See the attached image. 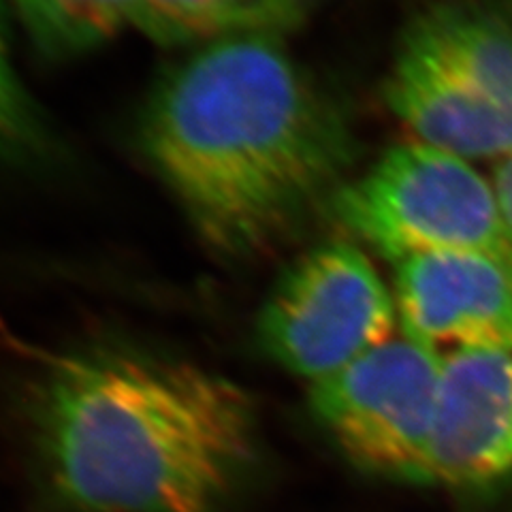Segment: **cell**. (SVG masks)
I'll list each match as a JSON object with an SVG mask.
<instances>
[{"label":"cell","instance_id":"6da1fadb","mask_svg":"<svg viewBox=\"0 0 512 512\" xmlns=\"http://www.w3.org/2000/svg\"><path fill=\"white\" fill-rule=\"evenodd\" d=\"M141 148L222 256L291 233L346 160L338 116L274 35L205 43L173 67L143 111Z\"/></svg>","mask_w":512,"mask_h":512},{"label":"cell","instance_id":"7a4b0ae2","mask_svg":"<svg viewBox=\"0 0 512 512\" xmlns=\"http://www.w3.org/2000/svg\"><path fill=\"white\" fill-rule=\"evenodd\" d=\"M256 434L235 382L133 350L58 359L35 404L45 476L79 512H218L254 466Z\"/></svg>","mask_w":512,"mask_h":512},{"label":"cell","instance_id":"3957f363","mask_svg":"<svg viewBox=\"0 0 512 512\" xmlns=\"http://www.w3.org/2000/svg\"><path fill=\"white\" fill-rule=\"evenodd\" d=\"M331 205L350 235L395 263L438 254L512 263V237L493 182L470 160L416 139L380 156L335 192Z\"/></svg>","mask_w":512,"mask_h":512},{"label":"cell","instance_id":"277c9868","mask_svg":"<svg viewBox=\"0 0 512 512\" xmlns=\"http://www.w3.org/2000/svg\"><path fill=\"white\" fill-rule=\"evenodd\" d=\"M395 295L350 242L320 244L288 265L256 320V340L310 387L393 338Z\"/></svg>","mask_w":512,"mask_h":512},{"label":"cell","instance_id":"5b68a950","mask_svg":"<svg viewBox=\"0 0 512 512\" xmlns=\"http://www.w3.org/2000/svg\"><path fill=\"white\" fill-rule=\"evenodd\" d=\"M442 355L408 335L387 340L310 387L316 423L359 470L431 485Z\"/></svg>","mask_w":512,"mask_h":512},{"label":"cell","instance_id":"8992f818","mask_svg":"<svg viewBox=\"0 0 512 512\" xmlns=\"http://www.w3.org/2000/svg\"><path fill=\"white\" fill-rule=\"evenodd\" d=\"M512 476V350L442 355L431 485L476 491Z\"/></svg>","mask_w":512,"mask_h":512},{"label":"cell","instance_id":"52a82bcc","mask_svg":"<svg viewBox=\"0 0 512 512\" xmlns=\"http://www.w3.org/2000/svg\"><path fill=\"white\" fill-rule=\"evenodd\" d=\"M402 333L438 350H512V263L485 254L416 256L397 263Z\"/></svg>","mask_w":512,"mask_h":512},{"label":"cell","instance_id":"ba28073f","mask_svg":"<svg viewBox=\"0 0 512 512\" xmlns=\"http://www.w3.org/2000/svg\"><path fill=\"white\" fill-rule=\"evenodd\" d=\"M384 96L416 141L470 163H502L512 156V111L463 86L408 41L393 62Z\"/></svg>","mask_w":512,"mask_h":512},{"label":"cell","instance_id":"9c48e42d","mask_svg":"<svg viewBox=\"0 0 512 512\" xmlns=\"http://www.w3.org/2000/svg\"><path fill=\"white\" fill-rule=\"evenodd\" d=\"M408 43L463 86L512 111V30L487 15L442 9L416 24Z\"/></svg>","mask_w":512,"mask_h":512},{"label":"cell","instance_id":"30bf717a","mask_svg":"<svg viewBox=\"0 0 512 512\" xmlns=\"http://www.w3.org/2000/svg\"><path fill=\"white\" fill-rule=\"evenodd\" d=\"M303 0H135L133 28L165 45H205L291 28Z\"/></svg>","mask_w":512,"mask_h":512},{"label":"cell","instance_id":"8fae6325","mask_svg":"<svg viewBox=\"0 0 512 512\" xmlns=\"http://www.w3.org/2000/svg\"><path fill=\"white\" fill-rule=\"evenodd\" d=\"M35 43L54 56L82 54L133 26L135 0H13Z\"/></svg>","mask_w":512,"mask_h":512},{"label":"cell","instance_id":"7c38bea8","mask_svg":"<svg viewBox=\"0 0 512 512\" xmlns=\"http://www.w3.org/2000/svg\"><path fill=\"white\" fill-rule=\"evenodd\" d=\"M43 146V122L15 71L5 24L0 18V156L32 158Z\"/></svg>","mask_w":512,"mask_h":512},{"label":"cell","instance_id":"4fadbf2b","mask_svg":"<svg viewBox=\"0 0 512 512\" xmlns=\"http://www.w3.org/2000/svg\"><path fill=\"white\" fill-rule=\"evenodd\" d=\"M493 186H495V192H498L506 227L512 237V156L498 163V169H495V175H493Z\"/></svg>","mask_w":512,"mask_h":512}]
</instances>
